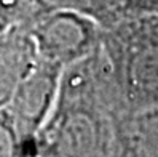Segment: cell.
<instances>
[{
	"label": "cell",
	"instance_id": "obj_1",
	"mask_svg": "<svg viewBox=\"0 0 158 157\" xmlns=\"http://www.w3.org/2000/svg\"><path fill=\"white\" fill-rule=\"evenodd\" d=\"M102 50L112 66L128 114L158 106V15H125L102 34Z\"/></svg>",
	"mask_w": 158,
	"mask_h": 157
},
{
	"label": "cell",
	"instance_id": "obj_2",
	"mask_svg": "<svg viewBox=\"0 0 158 157\" xmlns=\"http://www.w3.org/2000/svg\"><path fill=\"white\" fill-rule=\"evenodd\" d=\"M24 31L34 42L37 58L62 71L94 53L104 34L96 21L73 11L40 13Z\"/></svg>",
	"mask_w": 158,
	"mask_h": 157
},
{
	"label": "cell",
	"instance_id": "obj_3",
	"mask_svg": "<svg viewBox=\"0 0 158 157\" xmlns=\"http://www.w3.org/2000/svg\"><path fill=\"white\" fill-rule=\"evenodd\" d=\"M61 76V68L37 58L32 69L18 84L5 107L24 136L39 140L42 127L56 106Z\"/></svg>",
	"mask_w": 158,
	"mask_h": 157
},
{
	"label": "cell",
	"instance_id": "obj_4",
	"mask_svg": "<svg viewBox=\"0 0 158 157\" xmlns=\"http://www.w3.org/2000/svg\"><path fill=\"white\" fill-rule=\"evenodd\" d=\"M35 61L34 42L23 27H11L0 34V109L8 104Z\"/></svg>",
	"mask_w": 158,
	"mask_h": 157
},
{
	"label": "cell",
	"instance_id": "obj_5",
	"mask_svg": "<svg viewBox=\"0 0 158 157\" xmlns=\"http://www.w3.org/2000/svg\"><path fill=\"white\" fill-rule=\"evenodd\" d=\"M39 140L21 133L6 107L0 109V157H35Z\"/></svg>",
	"mask_w": 158,
	"mask_h": 157
},
{
	"label": "cell",
	"instance_id": "obj_6",
	"mask_svg": "<svg viewBox=\"0 0 158 157\" xmlns=\"http://www.w3.org/2000/svg\"><path fill=\"white\" fill-rule=\"evenodd\" d=\"M40 10L34 0H0V34L11 27H24L29 24Z\"/></svg>",
	"mask_w": 158,
	"mask_h": 157
},
{
	"label": "cell",
	"instance_id": "obj_7",
	"mask_svg": "<svg viewBox=\"0 0 158 157\" xmlns=\"http://www.w3.org/2000/svg\"><path fill=\"white\" fill-rule=\"evenodd\" d=\"M112 157H158V152L136 133L131 122L128 120L118 127L117 144Z\"/></svg>",
	"mask_w": 158,
	"mask_h": 157
},
{
	"label": "cell",
	"instance_id": "obj_8",
	"mask_svg": "<svg viewBox=\"0 0 158 157\" xmlns=\"http://www.w3.org/2000/svg\"><path fill=\"white\" fill-rule=\"evenodd\" d=\"M134 119L136 120H133V127L136 133L158 152V111L152 109L148 112L136 116Z\"/></svg>",
	"mask_w": 158,
	"mask_h": 157
},
{
	"label": "cell",
	"instance_id": "obj_9",
	"mask_svg": "<svg viewBox=\"0 0 158 157\" xmlns=\"http://www.w3.org/2000/svg\"><path fill=\"white\" fill-rule=\"evenodd\" d=\"M35 157H50V155H46V154H43V152H40V151H39V154H37Z\"/></svg>",
	"mask_w": 158,
	"mask_h": 157
},
{
	"label": "cell",
	"instance_id": "obj_10",
	"mask_svg": "<svg viewBox=\"0 0 158 157\" xmlns=\"http://www.w3.org/2000/svg\"><path fill=\"white\" fill-rule=\"evenodd\" d=\"M155 109H156V111H158V106H156V107H155Z\"/></svg>",
	"mask_w": 158,
	"mask_h": 157
}]
</instances>
